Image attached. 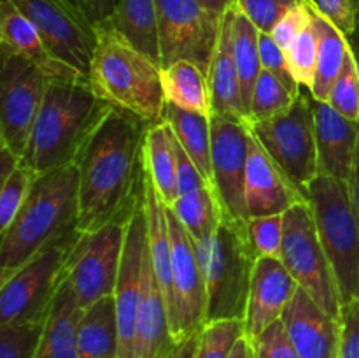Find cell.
I'll list each match as a JSON object with an SVG mask.
<instances>
[{"instance_id": "obj_46", "label": "cell", "mask_w": 359, "mask_h": 358, "mask_svg": "<svg viewBox=\"0 0 359 358\" xmlns=\"http://www.w3.org/2000/svg\"><path fill=\"white\" fill-rule=\"evenodd\" d=\"M319 13L349 37L356 28L359 0H314Z\"/></svg>"}, {"instance_id": "obj_50", "label": "cell", "mask_w": 359, "mask_h": 358, "mask_svg": "<svg viewBox=\"0 0 359 358\" xmlns=\"http://www.w3.org/2000/svg\"><path fill=\"white\" fill-rule=\"evenodd\" d=\"M198 337L200 333H196V336L189 337V339L182 340V343H177L163 358H195L196 346H198Z\"/></svg>"}, {"instance_id": "obj_27", "label": "cell", "mask_w": 359, "mask_h": 358, "mask_svg": "<svg viewBox=\"0 0 359 358\" xmlns=\"http://www.w3.org/2000/svg\"><path fill=\"white\" fill-rule=\"evenodd\" d=\"M161 84L167 104L186 111L212 116L209 74L189 60H179L161 67Z\"/></svg>"}, {"instance_id": "obj_18", "label": "cell", "mask_w": 359, "mask_h": 358, "mask_svg": "<svg viewBox=\"0 0 359 358\" xmlns=\"http://www.w3.org/2000/svg\"><path fill=\"white\" fill-rule=\"evenodd\" d=\"M298 283L287 272L280 258L256 260L245 312V337L255 340L263 330L283 318L284 309L298 291Z\"/></svg>"}, {"instance_id": "obj_22", "label": "cell", "mask_w": 359, "mask_h": 358, "mask_svg": "<svg viewBox=\"0 0 359 358\" xmlns=\"http://www.w3.org/2000/svg\"><path fill=\"white\" fill-rule=\"evenodd\" d=\"M175 346L170 333L168 307L163 290L154 274L149 251L144 262L142 297L135 330V353L133 358H163Z\"/></svg>"}, {"instance_id": "obj_33", "label": "cell", "mask_w": 359, "mask_h": 358, "mask_svg": "<svg viewBox=\"0 0 359 358\" xmlns=\"http://www.w3.org/2000/svg\"><path fill=\"white\" fill-rule=\"evenodd\" d=\"M168 207L184 225L195 242L214 237L223 221L216 193L210 185L188 193V195L177 197L175 202Z\"/></svg>"}, {"instance_id": "obj_4", "label": "cell", "mask_w": 359, "mask_h": 358, "mask_svg": "<svg viewBox=\"0 0 359 358\" xmlns=\"http://www.w3.org/2000/svg\"><path fill=\"white\" fill-rule=\"evenodd\" d=\"M88 86L114 109L130 112L147 125L163 121L165 100L161 65L137 49L107 21L97 27Z\"/></svg>"}, {"instance_id": "obj_14", "label": "cell", "mask_w": 359, "mask_h": 358, "mask_svg": "<svg viewBox=\"0 0 359 358\" xmlns=\"http://www.w3.org/2000/svg\"><path fill=\"white\" fill-rule=\"evenodd\" d=\"M161 67L189 60L209 74L219 34V18L198 0H156Z\"/></svg>"}, {"instance_id": "obj_7", "label": "cell", "mask_w": 359, "mask_h": 358, "mask_svg": "<svg viewBox=\"0 0 359 358\" xmlns=\"http://www.w3.org/2000/svg\"><path fill=\"white\" fill-rule=\"evenodd\" d=\"M245 123L272 160L309 200V186L319 175L311 90L302 86L287 111L265 121Z\"/></svg>"}, {"instance_id": "obj_28", "label": "cell", "mask_w": 359, "mask_h": 358, "mask_svg": "<svg viewBox=\"0 0 359 358\" xmlns=\"http://www.w3.org/2000/svg\"><path fill=\"white\" fill-rule=\"evenodd\" d=\"M107 23L161 65L156 0H118Z\"/></svg>"}, {"instance_id": "obj_15", "label": "cell", "mask_w": 359, "mask_h": 358, "mask_svg": "<svg viewBox=\"0 0 359 358\" xmlns=\"http://www.w3.org/2000/svg\"><path fill=\"white\" fill-rule=\"evenodd\" d=\"M210 165L212 186L223 221L248 225L245 172H248V126L245 121L210 116Z\"/></svg>"}, {"instance_id": "obj_51", "label": "cell", "mask_w": 359, "mask_h": 358, "mask_svg": "<svg viewBox=\"0 0 359 358\" xmlns=\"http://www.w3.org/2000/svg\"><path fill=\"white\" fill-rule=\"evenodd\" d=\"M203 9L216 18H223V14L233 6H237V0H198Z\"/></svg>"}, {"instance_id": "obj_3", "label": "cell", "mask_w": 359, "mask_h": 358, "mask_svg": "<svg viewBox=\"0 0 359 358\" xmlns=\"http://www.w3.org/2000/svg\"><path fill=\"white\" fill-rule=\"evenodd\" d=\"M112 109L93 93L88 83L51 81L23 161L39 175L76 164Z\"/></svg>"}, {"instance_id": "obj_42", "label": "cell", "mask_w": 359, "mask_h": 358, "mask_svg": "<svg viewBox=\"0 0 359 358\" xmlns=\"http://www.w3.org/2000/svg\"><path fill=\"white\" fill-rule=\"evenodd\" d=\"M259 60H262V69L269 70L272 76H276L291 93H300L302 86L291 74L286 53L273 41L272 35L265 34V32H259Z\"/></svg>"}, {"instance_id": "obj_20", "label": "cell", "mask_w": 359, "mask_h": 358, "mask_svg": "<svg viewBox=\"0 0 359 358\" xmlns=\"http://www.w3.org/2000/svg\"><path fill=\"white\" fill-rule=\"evenodd\" d=\"M0 49L23 56L42 70L49 81L88 83L79 70L49 53L35 25L11 0H0Z\"/></svg>"}, {"instance_id": "obj_44", "label": "cell", "mask_w": 359, "mask_h": 358, "mask_svg": "<svg viewBox=\"0 0 359 358\" xmlns=\"http://www.w3.org/2000/svg\"><path fill=\"white\" fill-rule=\"evenodd\" d=\"M312 21V0H302L298 6H294L272 30V37L277 44L283 48L284 53L291 48L294 39L311 25Z\"/></svg>"}, {"instance_id": "obj_30", "label": "cell", "mask_w": 359, "mask_h": 358, "mask_svg": "<svg viewBox=\"0 0 359 358\" xmlns=\"http://www.w3.org/2000/svg\"><path fill=\"white\" fill-rule=\"evenodd\" d=\"M144 165L163 202L172 206L177 199V174L172 130L165 119L147 126L144 139Z\"/></svg>"}, {"instance_id": "obj_54", "label": "cell", "mask_w": 359, "mask_h": 358, "mask_svg": "<svg viewBox=\"0 0 359 358\" xmlns=\"http://www.w3.org/2000/svg\"><path fill=\"white\" fill-rule=\"evenodd\" d=\"M347 41H349V46L351 49H353L354 56H356L358 60V65H359V6H358V20H356V28H354L353 34L347 37Z\"/></svg>"}, {"instance_id": "obj_32", "label": "cell", "mask_w": 359, "mask_h": 358, "mask_svg": "<svg viewBox=\"0 0 359 358\" xmlns=\"http://www.w3.org/2000/svg\"><path fill=\"white\" fill-rule=\"evenodd\" d=\"M233 58L237 65L238 84H241L242 105H244L245 121L249 118L252 102V90L262 72L259 60V30L245 16L237 4L233 18Z\"/></svg>"}, {"instance_id": "obj_41", "label": "cell", "mask_w": 359, "mask_h": 358, "mask_svg": "<svg viewBox=\"0 0 359 358\" xmlns=\"http://www.w3.org/2000/svg\"><path fill=\"white\" fill-rule=\"evenodd\" d=\"M300 2L302 0H237L242 13L265 34H272L276 25Z\"/></svg>"}, {"instance_id": "obj_1", "label": "cell", "mask_w": 359, "mask_h": 358, "mask_svg": "<svg viewBox=\"0 0 359 358\" xmlns=\"http://www.w3.org/2000/svg\"><path fill=\"white\" fill-rule=\"evenodd\" d=\"M147 123L112 109L77 158L79 223L77 232L97 230L133 209L144 193V139Z\"/></svg>"}, {"instance_id": "obj_38", "label": "cell", "mask_w": 359, "mask_h": 358, "mask_svg": "<svg viewBox=\"0 0 359 358\" xmlns=\"http://www.w3.org/2000/svg\"><path fill=\"white\" fill-rule=\"evenodd\" d=\"M286 56L294 81L300 86L311 90L312 83H314L316 65H318V30H316L314 20L294 39Z\"/></svg>"}, {"instance_id": "obj_9", "label": "cell", "mask_w": 359, "mask_h": 358, "mask_svg": "<svg viewBox=\"0 0 359 358\" xmlns=\"http://www.w3.org/2000/svg\"><path fill=\"white\" fill-rule=\"evenodd\" d=\"M280 260L298 286L333 318L340 319L342 302L335 274L328 262L311 204H298L284 213V241Z\"/></svg>"}, {"instance_id": "obj_53", "label": "cell", "mask_w": 359, "mask_h": 358, "mask_svg": "<svg viewBox=\"0 0 359 358\" xmlns=\"http://www.w3.org/2000/svg\"><path fill=\"white\" fill-rule=\"evenodd\" d=\"M351 186V197H353L354 209H356L358 220H359V142H358V153H356V161H354V171L353 178L349 181Z\"/></svg>"}, {"instance_id": "obj_45", "label": "cell", "mask_w": 359, "mask_h": 358, "mask_svg": "<svg viewBox=\"0 0 359 358\" xmlns=\"http://www.w3.org/2000/svg\"><path fill=\"white\" fill-rule=\"evenodd\" d=\"M172 140H174V153H175V174H177V197L188 195V193L196 192V190L209 186L207 179L203 178L202 172L191 160L184 147L181 146L175 135L172 133Z\"/></svg>"}, {"instance_id": "obj_31", "label": "cell", "mask_w": 359, "mask_h": 358, "mask_svg": "<svg viewBox=\"0 0 359 358\" xmlns=\"http://www.w3.org/2000/svg\"><path fill=\"white\" fill-rule=\"evenodd\" d=\"M163 119L170 126L175 139L181 142L186 153L191 157L198 171L210 185L212 165H210V118L198 112L186 111L177 105H165Z\"/></svg>"}, {"instance_id": "obj_13", "label": "cell", "mask_w": 359, "mask_h": 358, "mask_svg": "<svg viewBox=\"0 0 359 358\" xmlns=\"http://www.w3.org/2000/svg\"><path fill=\"white\" fill-rule=\"evenodd\" d=\"M41 34L55 58L79 70L88 79L97 27L70 0H11Z\"/></svg>"}, {"instance_id": "obj_29", "label": "cell", "mask_w": 359, "mask_h": 358, "mask_svg": "<svg viewBox=\"0 0 359 358\" xmlns=\"http://www.w3.org/2000/svg\"><path fill=\"white\" fill-rule=\"evenodd\" d=\"M312 20H314L316 30H318V65H316L311 93L316 100L328 102L330 91L342 70L344 60L349 51V41L339 28L333 27L319 13L314 0H312Z\"/></svg>"}, {"instance_id": "obj_36", "label": "cell", "mask_w": 359, "mask_h": 358, "mask_svg": "<svg viewBox=\"0 0 359 358\" xmlns=\"http://www.w3.org/2000/svg\"><path fill=\"white\" fill-rule=\"evenodd\" d=\"M37 179V172L21 160L16 171L6 181H2V190H0V232H6L11 227V223L18 216L23 204L27 202L32 186Z\"/></svg>"}, {"instance_id": "obj_6", "label": "cell", "mask_w": 359, "mask_h": 358, "mask_svg": "<svg viewBox=\"0 0 359 358\" xmlns=\"http://www.w3.org/2000/svg\"><path fill=\"white\" fill-rule=\"evenodd\" d=\"M256 260L248 225L221 221L205 270L207 323L245 319Z\"/></svg>"}, {"instance_id": "obj_43", "label": "cell", "mask_w": 359, "mask_h": 358, "mask_svg": "<svg viewBox=\"0 0 359 358\" xmlns=\"http://www.w3.org/2000/svg\"><path fill=\"white\" fill-rule=\"evenodd\" d=\"M252 347H255V358H300L297 347L287 336L283 319H277L269 329L263 330L252 340Z\"/></svg>"}, {"instance_id": "obj_8", "label": "cell", "mask_w": 359, "mask_h": 358, "mask_svg": "<svg viewBox=\"0 0 359 358\" xmlns=\"http://www.w3.org/2000/svg\"><path fill=\"white\" fill-rule=\"evenodd\" d=\"M77 237L79 234L44 249L0 279V326L42 321L48 318Z\"/></svg>"}, {"instance_id": "obj_35", "label": "cell", "mask_w": 359, "mask_h": 358, "mask_svg": "<svg viewBox=\"0 0 359 358\" xmlns=\"http://www.w3.org/2000/svg\"><path fill=\"white\" fill-rule=\"evenodd\" d=\"M245 336L244 319L205 323L198 337L195 358H230L235 344Z\"/></svg>"}, {"instance_id": "obj_39", "label": "cell", "mask_w": 359, "mask_h": 358, "mask_svg": "<svg viewBox=\"0 0 359 358\" xmlns=\"http://www.w3.org/2000/svg\"><path fill=\"white\" fill-rule=\"evenodd\" d=\"M248 232L258 258H280L284 241V214L251 218Z\"/></svg>"}, {"instance_id": "obj_5", "label": "cell", "mask_w": 359, "mask_h": 358, "mask_svg": "<svg viewBox=\"0 0 359 358\" xmlns=\"http://www.w3.org/2000/svg\"><path fill=\"white\" fill-rule=\"evenodd\" d=\"M309 204L346 305L359 298V220L349 183L319 174L309 186Z\"/></svg>"}, {"instance_id": "obj_52", "label": "cell", "mask_w": 359, "mask_h": 358, "mask_svg": "<svg viewBox=\"0 0 359 358\" xmlns=\"http://www.w3.org/2000/svg\"><path fill=\"white\" fill-rule=\"evenodd\" d=\"M230 358H255V347H252L251 340L245 336H242L241 339L237 340V344H235Z\"/></svg>"}, {"instance_id": "obj_40", "label": "cell", "mask_w": 359, "mask_h": 358, "mask_svg": "<svg viewBox=\"0 0 359 358\" xmlns=\"http://www.w3.org/2000/svg\"><path fill=\"white\" fill-rule=\"evenodd\" d=\"M44 323L46 319L0 326V358H34Z\"/></svg>"}, {"instance_id": "obj_2", "label": "cell", "mask_w": 359, "mask_h": 358, "mask_svg": "<svg viewBox=\"0 0 359 358\" xmlns=\"http://www.w3.org/2000/svg\"><path fill=\"white\" fill-rule=\"evenodd\" d=\"M79 223V167L39 175L27 202L0 242V279L44 249L76 237Z\"/></svg>"}, {"instance_id": "obj_48", "label": "cell", "mask_w": 359, "mask_h": 358, "mask_svg": "<svg viewBox=\"0 0 359 358\" xmlns=\"http://www.w3.org/2000/svg\"><path fill=\"white\" fill-rule=\"evenodd\" d=\"M95 27L105 23L112 16L118 0H70Z\"/></svg>"}, {"instance_id": "obj_10", "label": "cell", "mask_w": 359, "mask_h": 358, "mask_svg": "<svg viewBox=\"0 0 359 358\" xmlns=\"http://www.w3.org/2000/svg\"><path fill=\"white\" fill-rule=\"evenodd\" d=\"M135 207L119 214L97 230L79 234L77 237L70 251L65 277L83 309L90 307L98 298L114 295L126 227Z\"/></svg>"}, {"instance_id": "obj_23", "label": "cell", "mask_w": 359, "mask_h": 358, "mask_svg": "<svg viewBox=\"0 0 359 358\" xmlns=\"http://www.w3.org/2000/svg\"><path fill=\"white\" fill-rule=\"evenodd\" d=\"M235 9H228L219 23L216 48L209 67V86L212 98V114L245 121L244 105L241 97L237 65L233 58V18Z\"/></svg>"}, {"instance_id": "obj_37", "label": "cell", "mask_w": 359, "mask_h": 358, "mask_svg": "<svg viewBox=\"0 0 359 358\" xmlns=\"http://www.w3.org/2000/svg\"><path fill=\"white\" fill-rule=\"evenodd\" d=\"M328 104L344 118L359 123V65L351 46L342 70L330 91Z\"/></svg>"}, {"instance_id": "obj_25", "label": "cell", "mask_w": 359, "mask_h": 358, "mask_svg": "<svg viewBox=\"0 0 359 358\" xmlns=\"http://www.w3.org/2000/svg\"><path fill=\"white\" fill-rule=\"evenodd\" d=\"M144 213L147 225V251L168 307L172 300V239L167 204L158 193L147 171L144 174Z\"/></svg>"}, {"instance_id": "obj_49", "label": "cell", "mask_w": 359, "mask_h": 358, "mask_svg": "<svg viewBox=\"0 0 359 358\" xmlns=\"http://www.w3.org/2000/svg\"><path fill=\"white\" fill-rule=\"evenodd\" d=\"M21 164V158L16 157L6 144L0 142V183L6 181Z\"/></svg>"}, {"instance_id": "obj_11", "label": "cell", "mask_w": 359, "mask_h": 358, "mask_svg": "<svg viewBox=\"0 0 359 358\" xmlns=\"http://www.w3.org/2000/svg\"><path fill=\"white\" fill-rule=\"evenodd\" d=\"M51 81L34 63L2 51L0 74V142L23 160L35 119Z\"/></svg>"}, {"instance_id": "obj_17", "label": "cell", "mask_w": 359, "mask_h": 358, "mask_svg": "<svg viewBox=\"0 0 359 358\" xmlns=\"http://www.w3.org/2000/svg\"><path fill=\"white\" fill-rule=\"evenodd\" d=\"M248 126V123H245ZM298 204H309L307 197L290 181L283 168L272 160L248 126V172L245 206L249 220L284 214Z\"/></svg>"}, {"instance_id": "obj_16", "label": "cell", "mask_w": 359, "mask_h": 358, "mask_svg": "<svg viewBox=\"0 0 359 358\" xmlns=\"http://www.w3.org/2000/svg\"><path fill=\"white\" fill-rule=\"evenodd\" d=\"M146 253L147 225L142 193L126 227L125 248H123L121 267H119L118 284L114 291L119 332L118 358H133V353H135L137 314H139L140 297H142Z\"/></svg>"}, {"instance_id": "obj_19", "label": "cell", "mask_w": 359, "mask_h": 358, "mask_svg": "<svg viewBox=\"0 0 359 358\" xmlns=\"http://www.w3.org/2000/svg\"><path fill=\"white\" fill-rule=\"evenodd\" d=\"M280 319L300 358H339L340 319L323 311L302 288Z\"/></svg>"}, {"instance_id": "obj_21", "label": "cell", "mask_w": 359, "mask_h": 358, "mask_svg": "<svg viewBox=\"0 0 359 358\" xmlns=\"http://www.w3.org/2000/svg\"><path fill=\"white\" fill-rule=\"evenodd\" d=\"M312 109L319 174L349 183L358 153L359 123L344 118L328 102L316 100L314 97Z\"/></svg>"}, {"instance_id": "obj_24", "label": "cell", "mask_w": 359, "mask_h": 358, "mask_svg": "<svg viewBox=\"0 0 359 358\" xmlns=\"http://www.w3.org/2000/svg\"><path fill=\"white\" fill-rule=\"evenodd\" d=\"M84 309L81 307L69 279L63 276L46 318L44 330L34 358H79L77 326Z\"/></svg>"}, {"instance_id": "obj_26", "label": "cell", "mask_w": 359, "mask_h": 358, "mask_svg": "<svg viewBox=\"0 0 359 358\" xmlns=\"http://www.w3.org/2000/svg\"><path fill=\"white\" fill-rule=\"evenodd\" d=\"M119 332L114 295L98 298L83 311L77 326V357L118 358Z\"/></svg>"}, {"instance_id": "obj_47", "label": "cell", "mask_w": 359, "mask_h": 358, "mask_svg": "<svg viewBox=\"0 0 359 358\" xmlns=\"http://www.w3.org/2000/svg\"><path fill=\"white\" fill-rule=\"evenodd\" d=\"M339 358H359V298L342 305Z\"/></svg>"}, {"instance_id": "obj_34", "label": "cell", "mask_w": 359, "mask_h": 358, "mask_svg": "<svg viewBox=\"0 0 359 358\" xmlns=\"http://www.w3.org/2000/svg\"><path fill=\"white\" fill-rule=\"evenodd\" d=\"M298 95H293L276 76L269 70L262 69L258 81L252 90L251 111H249V123L265 121V119L273 118L280 112L287 111L297 100Z\"/></svg>"}, {"instance_id": "obj_12", "label": "cell", "mask_w": 359, "mask_h": 358, "mask_svg": "<svg viewBox=\"0 0 359 358\" xmlns=\"http://www.w3.org/2000/svg\"><path fill=\"white\" fill-rule=\"evenodd\" d=\"M172 239V300L168 321L174 343L202 332L207 323V281L200 267L196 244L167 206Z\"/></svg>"}]
</instances>
